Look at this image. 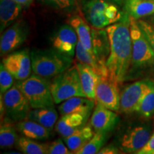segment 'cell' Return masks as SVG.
Returning <instances> with one entry per match:
<instances>
[{
	"instance_id": "cell-1",
	"label": "cell",
	"mask_w": 154,
	"mask_h": 154,
	"mask_svg": "<svg viewBox=\"0 0 154 154\" xmlns=\"http://www.w3.org/2000/svg\"><path fill=\"white\" fill-rule=\"evenodd\" d=\"M131 17L126 11L120 21L106 29L110 42V54L106 61L109 77L119 84L126 80L131 66L132 42L131 37Z\"/></svg>"
},
{
	"instance_id": "cell-2",
	"label": "cell",
	"mask_w": 154,
	"mask_h": 154,
	"mask_svg": "<svg viewBox=\"0 0 154 154\" xmlns=\"http://www.w3.org/2000/svg\"><path fill=\"white\" fill-rule=\"evenodd\" d=\"M32 72L45 79H53L72 66L73 59L54 48L31 51Z\"/></svg>"
},
{
	"instance_id": "cell-3",
	"label": "cell",
	"mask_w": 154,
	"mask_h": 154,
	"mask_svg": "<svg viewBox=\"0 0 154 154\" xmlns=\"http://www.w3.org/2000/svg\"><path fill=\"white\" fill-rule=\"evenodd\" d=\"M82 10L85 19L92 27L105 29L119 22L124 11L106 0H83Z\"/></svg>"
},
{
	"instance_id": "cell-4",
	"label": "cell",
	"mask_w": 154,
	"mask_h": 154,
	"mask_svg": "<svg viewBox=\"0 0 154 154\" xmlns=\"http://www.w3.org/2000/svg\"><path fill=\"white\" fill-rule=\"evenodd\" d=\"M50 86L55 104L61 103L74 96L86 97L76 65L71 66L66 71L54 77Z\"/></svg>"
},
{
	"instance_id": "cell-5",
	"label": "cell",
	"mask_w": 154,
	"mask_h": 154,
	"mask_svg": "<svg viewBox=\"0 0 154 154\" xmlns=\"http://www.w3.org/2000/svg\"><path fill=\"white\" fill-rule=\"evenodd\" d=\"M16 84L28 99L32 109L54 106L50 82L47 79L34 74L26 79L19 81Z\"/></svg>"
},
{
	"instance_id": "cell-6",
	"label": "cell",
	"mask_w": 154,
	"mask_h": 154,
	"mask_svg": "<svg viewBox=\"0 0 154 154\" xmlns=\"http://www.w3.org/2000/svg\"><path fill=\"white\" fill-rule=\"evenodd\" d=\"M131 37L132 42L131 66L145 69L154 64V51L140 29L136 19L131 17Z\"/></svg>"
},
{
	"instance_id": "cell-7",
	"label": "cell",
	"mask_w": 154,
	"mask_h": 154,
	"mask_svg": "<svg viewBox=\"0 0 154 154\" xmlns=\"http://www.w3.org/2000/svg\"><path fill=\"white\" fill-rule=\"evenodd\" d=\"M7 118L14 122L27 119L32 107L28 99L17 84L2 94Z\"/></svg>"
},
{
	"instance_id": "cell-8",
	"label": "cell",
	"mask_w": 154,
	"mask_h": 154,
	"mask_svg": "<svg viewBox=\"0 0 154 154\" xmlns=\"http://www.w3.org/2000/svg\"><path fill=\"white\" fill-rule=\"evenodd\" d=\"M29 29L23 20L16 21L2 33L0 39L1 56L10 54L22 46L27 38Z\"/></svg>"
},
{
	"instance_id": "cell-9",
	"label": "cell",
	"mask_w": 154,
	"mask_h": 154,
	"mask_svg": "<svg viewBox=\"0 0 154 154\" xmlns=\"http://www.w3.org/2000/svg\"><path fill=\"white\" fill-rule=\"evenodd\" d=\"M151 79H143L131 84L124 88L121 93L120 111L129 114L136 112L140 101L152 83Z\"/></svg>"
},
{
	"instance_id": "cell-10",
	"label": "cell",
	"mask_w": 154,
	"mask_h": 154,
	"mask_svg": "<svg viewBox=\"0 0 154 154\" xmlns=\"http://www.w3.org/2000/svg\"><path fill=\"white\" fill-rule=\"evenodd\" d=\"M2 63L15 79L22 81L31 76L32 59L31 52L27 49L9 54L3 58Z\"/></svg>"
},
{
	"instance_id": "cell-11",
	"label": "cell",
	"mask_w": 154,
	"mask_h": 154,
	"mask_svg": "<svg viewBox=\"0 0 154 154\" xmlns=\"http://www.w3.org/2000/svg\"><path fill=\"white\" fill-rule=\"evenodd\" d=\"M121 94L119 84L109 76H100L96 88V103L114 111H120Z\"/></svg>"
},
{
	"instance_id": "cell-12",
	"label": "cell",
	"mask_w": 154,
	"mask_h": 154,
	"mask_svg": "<svg viewBox=\"0 0 154 154\" xmlns=\"http://www.w3.org/2000/svg\"><path fill=\"white\" fill-rule=\"evenodd\" d=\"M151 129L147 126H138L127 130L119 141V148L127 153H137L151 137Z\"/></svg>"
},
{
	"instance_id": "cell-13",
	"label": "cell",
	"mask_w": 154,
	"mask_h": 154,
	"mask_svg": "<svg viewBox=\"0 0 154 154\" xmlns=\"http://www.w3.org/2000/svg\"><path fill=\"white\" fill-rule=\"evenodd\" d=\"M78 36L70 24L61 26L51 37L52 47L63 54L74 57L78 44Z\"/></svg>"
},
{
	"instance_id": "cell-14",
	"label": "cell",
	"mask_w": 154,
	"mask_h": 154,
	"mask_svg": "<svg viewBox=\"0 0 154 154\" xmlns=\"http://www.w3.org/2000/svg\"><path fill=\"white\" fill-rule=\"evenodd\" d=\"M119 117L114 111L96 103L92 113L89 124L94 131L109 133L114 129L118 124Z\"/></svg>"
},
{
	"instance_id": "cell-15",
	"label": "cell",
	"mask_w": 154,
	"mask_h": 154,
	"mask_svg": "<svg viewBox=\"0 0 154 154\" xmlns=\"http://www.w3.org/2000/svg\"><path fill=\"white\" fill-rule=\"evenodd\" d=\"M91 36L95 58L105 74L109 76L106 61L110 54V42L107 31L106 29H96L91 26Z\"/></svg>"
},
{
	"instance_id": "cell-16",
	"label": "cell",
	"mask_w": 154,
	"mask_h": 154,
	"mask_svg": "<svg viewBox=\"0 0 154 154\" xmlns=\"http://www.w3.org/2000/svg\"><path fill=\"white\" fill-rule=\"evenodd\" d=\"M90 115L79 113H68L61 116L55 125V130L62 138L70 136L87 123Z\"/></svg>"
},
{
	"instance_id": "cell-17",
	"label": "cell",
	"mask_w": 154,
	"mask_h": 154,
	"mask_svg": "<svg viewBox=\"0 0 154 154\" xmlns=\"http://www.w3.org/2000/svg\"><path fill=\"white\" fill-rule=\"evenodd\" d=\"M96 106V101L85 96H74L61 102L59 111L61 116L72 113L91 115Z\"/></svg>"
},
{
	"instance_id": "cell-18",
	"label": "cell",
	"mask_w": 154,
	"mask_h": 154,
	"mask_svg": "<svg viewBox=\"0 0 154 154\" xmlns=\"http://www.w3.org/2000/svg\"><path fill=\"white\" fill-rule=\"evenodd\" d=\"M77 69L81 79V82L84 94L89 99H96V88L100 79V75L97 74L91 66L79 61L76 63Z\"/></svg>"
},
{
	"instance_id": "cell-19",
	"label": "cell",
	"mask_w": 154,
	"mask_h": 154,
	"mask_svg": "<svg viewBox=\"0 0 154 154\" xmlns=\"http://www.w3.org/2000/svg\"><path fill=\"white\" fill-rule=\"evenodd\" d=\"M24 6L14 0H0V31L1 33L17 21Z\"/></svg>"
},
{
	"instance_id": "cell-20",
	"label": "cell",
	"mask_w": 154,
	"mask_h": 154,
	"mask_svg": "<svg viewBox=\"0 0 154 154\" xmlns=\"http://www.w3.org/2000/svg\"><path fill=\"white\" fill-rule=\"evenodd\" d=\"M16 126L17 131L22 136L34 140H47L51 136L52 131L36 121L27 119L17 122Z\"/></svg>"
},
{
	"instance_id": "cell-21",
	"label": "cell",
	"mask_w": 154,
	"mask_h": 154,
	"mask_svg": "<svg viewBox=\"0 0 154 154\" xmlns=\"http://www.w3.org/2000/svg\"><path fill=\"white\" fill-rule=\"evenodd\" d=\"M68 22L74 29L78 36L79 42H81L83 47L88 51L94 56L92 47L91 27L88 24L87 21L84 20L79 15L75 14L69 19Z\"/></svg>"
},
{
	"instance_id": "cell-22",
	"label": "cell",
	"mask_w": 154,
	"mask_h": 154,
	"mask_svg": "<svg viewBox=\"0 0 154 154\" xmlns=\"http://www.w3.org/2000/svg\"><path fill=\"white\" fill-rule=\"evenodd\" d=\"M94 133L95 131L91 125L90 124H86L70 136L63 138V141L72 153H76L93 137Z\"/></svg>"
},
{
	"instance_id": "cell-23",
	"label": "cell",
	"mask_w": 154,
	"mask_h": 154,
	"mask_svg": "<svg viewBox=\"0 0 154 154\" xmlns=\"http://www.w3.org/2000/svg\"><path fill=\"white\" fill-rule=\"evenodd\" d=\"M124 11L136 20L154 14L153 0H124Z\"/></svg>"
},
{
	"instance_id": "cell-24",
	"label": "cell",
	"mask_w": 154,
	"mask_h": 154,
	"mask_svg": "<svg viewBox=\"0 0 154 154\" xmlns=\"http://www.w3.org/2000/svg\"><path fill=\"white\" fill-rule=\"evenodd\" d=\"M27 119L36 121L49 130L53 131L54 127L57 122L58 113L54 106L32 109Z\"/></svg>"
},
{
	"instance_id": "cell-25",
	"label": "cell",
	"mask_w": 154,
	"mask_h": 154,
	"mask_svg": "<svg viewBox=\"0 0 154 154\" xmlns=\"http://www.w3.org/2000/svg\"><path fill=\"white\" fill-rule=\"evenodd\" d=\"M14 121L6 118L2 121L0 127V146L1 149H11L16 145L19 136L17 133V126L14 125Z\"/></svg>"
},
{
	"instance_id": "cell-26",
	"label": "cell",
	"mask_w": 154,
	"mask_h": 154,
	"mask_svg": "<svg viewBox=\"0 0 154 154\" xmlns=\"http://www.w3.org/2000/svg\"><path fill=\"white\" fill-rule=\"evenodd\" d=\"M15 146L22 153L47 154V143H37L34 139L24 136H19Z\"/></svg>"
},
{
	"instance_id": "cell-27",
	"label": "cell",
	"mask_w": 154,
	"mask_h": 154,
	"mask_svg": "<svg viewBox=\"0 0 154 154\" xmlns=\"http://www.w3.org/2000/svg\"><path fill=\"white\" fill-rule=\"evenodd\" d=\"M109 138V134L104 132L96 131L94 133L93 137L87 142L82 149L76 154H96L103 146H104Z\"/></svg>"
},
{
	"instance_id": "cell-28",
	"label": "cell",
	"mask_w": 154,
	"mask_h": 154,
	"mask_svg": "<svg viewBox=\"0 0 154 154\" xmlns=\"http://www.w3.org/2000/svg\"><path fill=\"white\" fill-rule=\"evenodd\" d=\"M75 55H76V59L78 60V61L91 66L100 76H109L103 72V69L100 66V64L97 60H96L95 57L92 55L89 51H88L85 48L83 47V45L81 44L80 42H78V44H77L76 54Z\"/></svg>"
},
{
	"instance_id": "cell-29",
	"label": "cell",
	"mask_w": 154,
	"mask_h": 154,
	"mask_svg": "<svg viewBox=\"0 0 154 154\" xmlns=\"http://www.w3.org/2000/svg\"><path fill=\"white\" fill-rule=\"evenodd\" d=\"M136 112L146 119L151 118L154 115V80L152 81L151 86L140 101Z\"/></svg>"
},
{
	"instance_id": "cell-30",
	"label": "cell",
	"mask_w": 154,
	"mask_h": 154,
	"mask_svg": "<svg viewBox=\"0 0 154 154\" xmlns=\"http://www.w3.org/2000/svg\"><path fill=\"white\" fill-rule=\"evenodd\" d=\"M42 5L62 12H73L78 8L77 0H38Z\"/></svg>"
},
{
	"instance_id": "cell-31",
	"label": "cell",
	"mask_w": 154,
	"mask_h": 154,
	"mask_svg": "<svg viewBox=\"0 0 154 154\" xmlns=\"http://www.w3.org/2000/svg\"><path fill=\"white\" fill-rule=\"evenodd\" d=\"M14 77L6 69L2 63L0 65V91L2 94L6 93L14 86Z\"/></svg>"
},
{
	"instance_id": "cell-32",
	"label": "cell",
	"mask_w": 154,
	"mask_h": 154,
	"mask_svg": "<svg viewBox=\"0 0 154 154\" xmlns=\"http://www.w3.org/2000/svg\"><path fill=\"white\" fill-rule=\"evenodd\" d=\"M65 142L61 138H58L54 141L47 143V154H71L72 152L69 149Z\"/></svg>"
},
{
	"instance_id": "cell-33",
	"label": "cell",
	"mask_w": 154,
	"mask_h": 154,
	"mask_svg": "<svg viewBox=\"0 0 154 154\" xmlns=\"http://www.w3.org/2000/svg\"><path fill=\"white\" fill-rule=\"evenodd\" d=\"M138 24L139 25L140 29L148 40L149 43L151 45L152 49L154 51V27L151 23L146 21L138 19L137 20Z\"/></svg>"
},
{
	"instance_id": "cell-34",
	"label": "cell",
	"mask_w": 154,
	"mask_h": 154,
	"mask_svg": "<svg viewBox=\"0 0 154 154\" xmlns=\"http://www.w3.org/2000/svg\"><path fill=\"white\" fill-rule=\"evenodd\" d=\"M138 154H154V133L151 136L145 146L137 153Z\"/></svg>"
},
{
	"instance_id": "cell-35",
	"label": "cell",
	"mask_w": 154,
	"mask_h": 154,
	"mask_svg": "<svg viewBox=\"0 0 154 154\" xmlns=\"http://www.w3.org/2000/svg\"><path fill=\"white\" fill-rule=\"evenodd\" d=\"M121 151L119 147L113 145V144H109V145L103 146L98 153L99 154H116V153H122V152Z\"/></svg>"
},
{
	"instance_id": "cell-36",
	"label": "cell",
	"mask_w": 154,
	"mask_h": 154,
	"mask_svg": "<svg viewBox=\"0 0 154 154\" xmlns=\"http://www.w3.org/2000/svg\"><path fill=\"white\" fill-rule=\"evenodd\" d=\"M14 1L21 4L24 7H29L32 3L33 0H14Z\"/></svg>"
},
{
	"instance_id": "cell-37",
	"label": "cell",
	"mask_w": 154,
	"mask_h": 154,
	"mask_svg": "<svg viewBox=\"0 0 154 154\" xmlns=\"http://www.w3.org/2000/svg\"><path fill=\"white\" fill-rule=\"evenodd\" d=\"M106 1L114 4V5L119 6V7H121V6L124 5V0H106Z\"/></svg>"
},
{
	"instance_id": "cell-38",
	"label": "cell",
	"mask_w": 154,
	"mask_h": 154,
	"mask_svg": "<svg viewBox=\"0 0 154 154\" xmlns=\"http://www.w3.org/2000/svg\"><path fill=\"white\" fill-rule=\"evenodd\" d=\"M151 24L153 25V27H154V14H153L151 15Z\"/></svg>"
},
{
	"instance_id": "cell-39",
	"label": "cell",
	"mask_w": 154,
	"mask_h": 154,
	"mask_svg": "<svg viewBox=\"0 0 154 154\" xmlns=\"http://www.w3.org/2000/svg\"><path fill=\"white\" fill-rule=\"evenodd\" d=\"M153 1H154V0H153Z\"/></svg>"
}]
</instances>
